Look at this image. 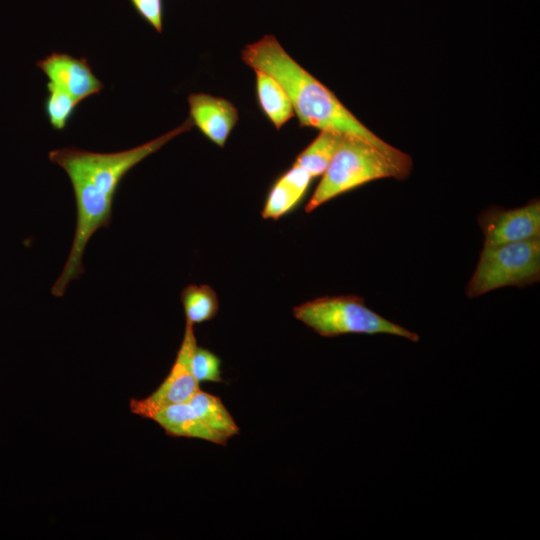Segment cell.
<instances>
[{"instance_id": "7", "label": "cell", "mask_w": 540, "mask_h": 540, "mask_svg": "<svg viewBox=\"0 0 540 540\" xmlns=\"http://www.w3.org/2000/svg\"><path fill=\"white\" fill-rule=\"evenodd\" d=\"M484 246H497L540 238V203L535 199L513 209L491 207L479 216Z\"/></svg>"}, {"instance_id": "9", "label": "cell", "mask_w": 540, "mask_h": 540, "mask_svg": "<svg viewBox=\"0 0 540 540\" xmlns=\"http://www.w3.org/2000/svg\"><path fill=\"white\" fill-rule=\"evenodd\" d=\"M190 120L210 141L224 147L239 120L235 105L229 100L206 93L188 96Z\"/></svg>"}, {"instance_id": "14", "label": "cell", "mask_w": 540, "mask_h": 540, "mask_svg": "<svg viewBox=\"0 0 540 540\" xmlns=\"http://www.w3.org/2000/svg\"><path fill=\"white\" fill-rule=\"evenodd\" d=\"M186 322L195 325L213 319L219 311L215 290L207 285L190 284L181 292Z\"/></svg>"}, {"instance_id": "15", "label": "cell", "mask_w": 540, "mask_h": 540, "mask_svg": "<svg viewBox=\"0 0 540 540\" xmlns=\"http://www.w3.org/2000/svg\"><path fill=\"white\" fill-rule=\"evenodd\" d=\"M47 90L45 114L55 130H63L80 102L50 82L47 83Z\"/></svg>"}, {"instance_id": "17", "label": "cell", "mask_w": 540, "mask_h": 540, "mask_svg": "<svg viewBox=\"0 0 540 540\" xmlns=\"http://www.w3.org/2000/svg\"><path fill=\"white\" fill-rule=\"evenodd\" d=\"M191 370L199 383L202 381L223 382L220 358L210 350L198 345L192 354Z\"/></svg>"}, {"instance_id": "19", "label": "cell", "mask_w": 540, "mask_h": 540, "mask_svg": "<svg viewBox=\"0 0 540 540\" xmlns=\"http://www.w3.org/2000/svg\"><path fill=\"white\" fill-rule=\"evenodd\" d=\"M280 179L303 198L313 177L304 168L293 164L290 169L280 176Z\"/></svg>"}, {"instance_id": "3", "label": "cell", "mask_w": 540, "mask_h": 540, "mask_svg": "<svg viewBox=\"0 0 540 540\" xmlns=\"http://www.w3.org/2000/svg\"><path fill=\"white\" fill-rule=\"evenodd\" d=\"M411 158L388 153L363 139L345 135L305 206L310 213L331 199L381 178H406Z\"/></svg>"}, {"instance_id": "13", "label": "cell", "mask_w": 540, "mask_h": 540, "mask_svg": "<svg viewBox=\"0 0 540 540\" xmlns=\"http://www.w3.org/2000/svg\"><path fill=\"white\" fill-rule=\"evenodd\" d=\"M345 134L321 130L316 138L297 156L294 164L304 168L314 178L327 169Z\"/></svg>"}, {"instance_id": "4", "label": "cell", "mask_w": 540, "mask_h": 540, "mask_svg": "<svg viewBox=\"0 0 540 540\" xmlns=\"http://www.w3.org/2000/svg\"><path fill=\"white\" fill-rule=\"evenodd\" d=\"M294 317L322 337L389 334L418 342L420 337L365 305L357 295L323 296L293 308Z\"/></svg>"}, {"instance_id": "10", "label": "cell", "mask_w": 540, "mask_h": 540, "mask_svg": "<svg viewBox=\"0 0 540 540\" xmlns=\"http://www.w3.org/2000/svg\"><path fill=\"white\" fill-rule=\"evenodd\" d=\"M167 435L202 439L214 444H227L226 439L210 430L197 416L189 402L177 403L158 410L152 418Z\"/></svg>"}, {"instance_id": "8", "label": "cell", "mask_w": 540, "mask_h": 540, "mask_svg": "<svg viewBox=\"0 0 540 540\" xmlns=\"http://www.w3.org/2000/svg\"><path fill=\"white\" fill-rule=\"evenodd\" d=\"M50 83L61 88L79 102L98 94L103 83L95 76L85 58L53 52L36 63Z\"/></svg>"}, {"instance_id": "12", "label": "cell", "mask_w": 540, "mask_h": 540, "mask_svg": "<svg viewBox=\"0 0 540 540\" xmlns=\"http://www.w3.org/2000/svg\"><path fill=\"white\" fill-rule=\"evenodd\" d=\"M200 420L213 432L229 440L239 433V427L222 400L200 389L189 400Z\"/></svg>"}, {"instance_id": "18", "label": "cell", "mask_w": 540, "mask_h": 540, "mask_svg": "<svg viewBox=\"0 0 540 540\" xmlns=\"http://www.w3.org/2000/svg\"><path fill=\"white\" fill-rule=\"evenodd\" d=\"M136 12L156 31L162 32V0H130Z\"/></svg>"}, {"instance_id": "11", "label": "cell", "mask_w": 540, "mask_h": 540, "mask_svg": "<svg viewBox=\"0 0 540 540\" xmlns=\"http://www.w3.org/2000/svg\"><path fill=\"white\" fill-rule=\"evenodd\" d=\"M253 70L260 108L275 128L280 129L295 115L290 98L272 75L263 70Z\"/></svg>"}, {"instance_id": "2", "label": "cell", "mask_w": 540, "mask_h": 540, "mask_svg": "<svg viewBox=\"0 0 540 540\" xmlns=\"http://www.w3.org/2000/svg\"><path fill=\"white\" fill-rule=\"evenodd\" d=\"M241 59L252 69L269 73L283 86L301 126L354 136L391 154L402 152L364 126L331 90L300 66L273 35H265L246 45Z\"/></svg>"}, {"instance_id": "6", "label": "cell", "mask_w": 540, "mask_h": 540, "mask_svg": "<svg viewBox=\"0 0 540 540\" xmlns=\"http://www.w3.org/2000/svg\"><path fill=\"white\" fill-rule=\"evenodd\" d=\"M193 326L186 322L175 362L161 385L145 398L130 400L132 413L143 418H152L158 410L166 406L189 402L199 390V382L191 370V358L197 346Z\"/></svg>"}, {"instance_id": "5", "label": "cell", "mask_w": 540, "mask_h": 540, "mask_svg": "<svg viewBox=\"0 0 540 540\" xmlns=\"http://www.w3.org/2000/svg\"><path fill=\"white\" fill-rule=\"evenodd\" d=\"M539 277L540 238L484 246L466 294L474 298L503 287H523L538 282Z\"/></svg>"}, {"instance_id": "16", "label": "cell", "mask_w": 540, "mask_h": 540, "mask_svg": "<svg viewBox=\"0 0 540 540\" xmlns=\"http://www.w3.org/2000/svg\"><path fill=\"white\" fill-rule=\"evenodd\" d=\"M301 199L279 178L268 193L261 215L264 219L277 220L296 207Z\"/></svg>"}, {"instance_id": "1", "label": "cell", "mask_w": 540, "mask_h": 540, "mask_svg": "<svg viewBox=\"0 0 540 540\" xmlns=\"http://www.w3.org/2000/svg\"><path fill=\"white\" fill-rule=\"evenodd\" d=\"M192 127V121L187 118L175 129L142 145L119 152L98 153L78 148H61L49 152L50 161L68 175L76 202L73 242L63 270L52 286L54 296H63L68 284L83 274L82 258L86 245L98 229L109 226L113 200L124 176L146 157Z\"/></svg>"}]
</instances>
